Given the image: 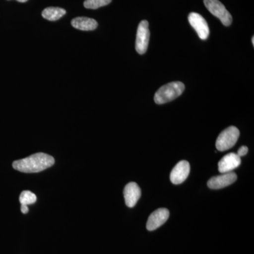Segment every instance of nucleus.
<instances>
[{
  "instance_id": "13",
  "label": "nucleus",
  "mask_w": 254,
  "mask_h": 254,
  "mask_svg": "<svg viewBox=\"0 0 254 254\" xmlns=\"http://www.w3.org/2000/svg\"><path fill=\"white\" fill-rule=\"evenodd\" d=\"M66 14V10L60 7H48L43 10L42 16L50 21H58Z\"/></svg>"
},
{
  "instance_id": "15",
  "label": "nucleus",
  "mask_w": 254,
  "mask_h": 254,
  "mask_svg": "<svg viewBox=\"0 0 254 254\" xmlns=\"http://www.w3.org/2000/svg\"><path fill=\"white\" fill-rule=\"evenodd\" d=\"M111 1L112 0H86L83 5L86 9H96L109 4Z\"/></svg>"
},
{
  "instance_id": "14",
  "label": "nucleus",
  "mask_w": 254,
  "mask_h": 254,
  "mask_svg": "<svg viewBox=\"0 0 254 254\" xmlns=\"http://www.w3.org/2000/svg\"><path fill=\"white\" fill-rule=\"evenodd\" d=\"M37 197L36 194L30 190H23L19 197V201L21 205H31L36 203Z\"/></svg>"
},
{
  "instance_id": "18",
  "label": "nucleus",
  "mask_w": 254,
  "mask_h": 254,
  "mask_svg": "<svg viewBox=\"0 0 254 254\" xmlns=\"http://www.w3.org/2000/svg\"><path fill=\"white\" fill-rule=\"evenodd\" d=\"M16 1H19V2H26V1H27L28 0H16Z\"/></svg>"
},
{
  "instance_id": "2",
  "label": "nucleus",
  "mask_w": 254,
  "mask_h": 254,
  "mask_svg": "<svg viewBox=\"0 0 254 254\" xmlns=\"http://www.w3.org/2000/svg\"><path fill=\"white\" fill-rule=\"evenodd\" d=\"M185 84L182 82L175 81L164 85L155 93L154 100L158 105L165 104L176 99L185 91Z\"/></svg>"
},
{
  "instance_id": "16",
  "label": "nucleus",
  "mask_w": 254,
  "mask_h": 254,
  "mask_svg": "<svg viewBox=\"0 0 254 254\" xmlns=\"http://www.w3.org/2000/svg\"><path fill=\"white\" fill-rule=\"evenodd\" d=\"M247 153H248V148L244 145V146L241 147L240 149L238 150L237 154L241 158V157L245 156V155H247Z\"/></svg>"
},
{
  "instance_id": "6",
  "label": "nucleus",
  "mask_w": 254,
  "mask_h": 254,
  "mask_svg": "<svg viewBox=\"0 0 254 254\" xmlns=\"http://www.w3.org/2000/svg\"><path fill=\"white\" fill-rule=\"evenodd\" d=\"M189 21L190 26L194 28L197 34L201 40H206L210 34L208 25L201 15L191 12L189 15Z\"/></svg>"
},
{
  "instance_id": "4",
  "label": "nucleus",
  "mask_w": 254,
  "mask_h": 254,
  "mask_svg": "<svg viewBox=\"0 0 254 254\" xmlns=\"http://www.w3.org/2000/svg\"><path fill=\"white\" fill-rule=\"evenodd\" d=\"M205 7L213 16H216L221 21L222 24L229 26L232 22V17L230 13L219 0H204Z\"/></svg>"
},
{
  "instance_id": "12",
  "label": "nucleus",
  "mask_w": 254,
  "mask_h": 254,
  "mask_svg": "<svg viewBox=\"0 0 254 254\" xmlns=\"http://www.w3.org/2000/svg\"><path fill=\"white\" fill-rule=\"evenodd\" d=\"M73 28L81 31H93L98 27V22L93 18L88 17H76L71 21Z\"/></svg>"
},
{
  "instance_id": "11",
  "label": "nucleus",
  "mask_w": 254,
  "mask_h": 254,
  "mask_svg": "<svg viewBox=\"0 0 254 254\" xmlns=\"http://www.w3.org/2000/svg\"><path fill=\"white\" fill-rule=\"evenodd\" d=\"M241 158L237 153H229L224 156L218 163V170L220 173L232 172L240 166Z\"/></svg>"
},
{
  "instance_id": "10",
  "label": "nucleus",
  "mask_w": 254,
  "mask_h": 254,
  "mask_svg": "<svg viewBox=\"0 0 254 254\" xmlns=\"http://www.w3.org/2000/svg\"><path fill=\"white\" fill-rule=\"evenodd\" d=\"M141 195V190L135 182H130L124 190L125 203L128 208H133Z\"/></svg>"
},
{
  "instance_id": "9",
  "label": "nucleus",
  "mask_w": 254,
  "mask_h": 254,
  "mask_svg": "<svg viewBox=\"0 0 254 254\" xmlns=\"http://www.w3.org/2000/svg\"><path fill=\"white\" fill-rule=\"evenodd\" d=\"M237 179L236 174L232 172L222 173V175L213 177L210 179L208 182V187L212 190H220L235 183Z\"/></svg>"
},
{
  "instance_id": "5",
  "label": "nucleus",
  "mask_w": 254,
  "mask_h": 254,
  "mask_svg": "<svg viewBox=\"0 0 254 254\" xmlns=\"http://www.w3.org/2000/svg\"><path fill=\"white\" fill-rule=\"evenodd\" d=\"M149 24L146 20L139 23L137 29L136 39V50L140 55L146 53L150 39Z\"/></svg>"
},
{
  "instance_id": "17",
  "label": "nucleus",
  "mask_w": 254,
  "mask_h": 254,
  "mask_svg": "<svg viewBox=\"0 0 254 254\" xmlns=\"http://www.w3.org/2000/svg\"><path fill=\"white\" fill-rule=\"evenodd\" d=\"M21 210L23 214H26L28 213V205H21Z\"/></svg>"
},
{
  "instance_id": "7",
  "label": "nucleus",
  "mask_w": 254,
  "mask_h": 254,
  "mask_svg": "<svg viewBox=\"0 0 254 254\" xmlns=\"http://www.w3.org/2000/svg\"><path fill=\"white\" fill-rule=\"evenodd\" d=\"M190 173V165L186 160H182L175 165L170 174V181L174 185H180L187 180Z\"/></svg>"
},
{
  "instance_id": "8",
  "label": "nucleus",
  "mask_w": 254,
  "mask_h": 254,
  "mask_svg": "<svg viewBox=\"0 0 254 254\" xmlns=\"http://www.w3.org/2000/svg\"><path fill=\"white\" fill-rule=\"evenodd\" d=\"M170 212L166 208H159L150 215L147 221L146 228L148 231H153L162 226L168 220Z\"/></svg>"
},
{
  "instance_id": "3",
  "label": "nucleus",
  "mask_w": 254,
  "mask_h": 254,
  "mask_svg": "<svg viewBox=\"0 0 254 254\" xmlns=\"http://www.w3.org/2000/svg\"><path fill=\"white\" fill-rule=\"evenodd\" d=\"M240 137V131L237 127L232 126L222 131L217 138L216 148L219 151L230 149L235 144Z\"/></svg>"
},
{
  "instance_id": "19",
  "label": "nucleus",
  "mask_w": 254,
  "mask_h": 254,
  "mask_svg": "<svg viewBox=\"0 0 254 254\" xmlns=\"http://www.w3.org/2000/svg\"><path fill=\"white\" fill-rule=\"evenodd\" d=\"M252 44H253V46H254V37H252Z\"/></svg>"
},
{
  "instance_id": "1",
  "label": "nucleus",
  "mask_w": 254,
  "mask_h": 254,
  "mask_svg": "<svg viewBox=\"0 0 254 254\" xmlns=\"http://www.w3.org/2000/svg\"><path fill=\"white\" fill-rule=\"evenodd\" d=\"M55 164V159L51 155L38 153L27 158L16 160L12 166L17 171L25 173H36L44 171Z\"/></svg>"
}]
</instances>
